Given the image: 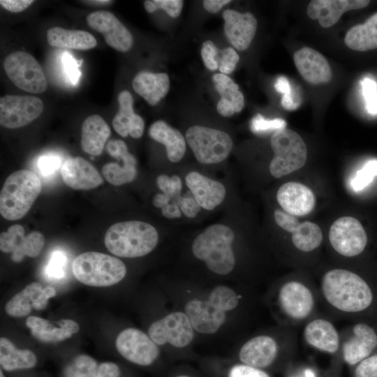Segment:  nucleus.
Returning a JSON list of instances; mask_svg holds the SVG:
<instances>
[{
    "mask_svg": "<svg viewBox=\"0 0 377 377\" xmlns=\"http://www.w3.org/2000/svg\"><path fill=\"white\" fill-rule=\"evenodd\" d=\"M326 300L344 312H359L368 308L373 294L366 281L357 274L344 269L327 272L321 281Z\"/></svg>",
    "mask_w": 377,
    "mask_h": 377,
    "instance_id": "f257e3e1",
    "label": "nucleus"
},
{
    "mask_svg": "<svg viewBox=\"0 0 377 377\" xmlns=\"http://www.w3.org/2000/svg\"><path fill=\"white\" fill-rule=\"evenodd\" d=\"M233 231L227 226L214 224L208 226L193 240L191 250L193 256L203 261L213 273L225 276L235 266L232 249Z\"/></svg>",
    "mask_w": 377,
    "mask_h": 377,
    "instance_id": "f03ea898",
    "label": "nucleus"
},
{
    "mask_svg": "<svg viewBox=\"0 0 377 377\" xmlns=\"http://www.w3.org/2000/svg\"><path fill=\"white\" fill-rule=\"evenodd\" d=\"M158 242L156 229L141 221L118 222L105 232L104 243L113 255L122 258H138L152 251Z\"/></svg>",
    "mask_w": 377,
    "mask_h": 377,
    "instance_id": "7ed1b4c3",
    "label": "nucleus"
},
{
    "mask_svg": "<svg viewBox=\"0 0 377 377\" xmlns=\"http://www.w3.org/2000/svg\"><path fill=\"white\" fill-rule=\"evenodd\" d=\"M41 190L40 179L34 172L20 170L13 172L6 178L1 191V215L9 221L22 219Z\"/></svg>",
    "mask_w": 377,
    "mask_h": 377,
    "instance_id": "20e7f679",
    "label": "nucleus"
},
{
    "mask_svg": "<svg viewBox=\"0 0 377 377\" xmlns=\"http://www.w3.org/2000/svg\"><path fill=\"white\" fill-rule=\"evenodd\" d=\"M72 271L79 281L96 287L114 285L126 274V265L121 260L96 251L77 256L72 263Z\"/></svg>",
    "mask_w": 377,
    "mask_h": 377,
    "instance_id": "39448f33",
    "label": "nucleus"
},
{
    "mask_svg": "<svg viewBox=\"0 0 377 377\" xmlns=\"http://www.w3.org/2000/svg\"><path fill=\"white\" fill-rule=\"evenodd\" d=\"M183 311L196 333L210 335L217 333L225 325L232 308L216 286L205 298L193 297L187 300Z\"/></svg>",
    "mask_w": 377,
    "mask_h": 377,
    "instance_id": "423d86ee",
    "label": "nucleus"
},
{
    "mask_svg": "<svg viewBox=\"0 0 377 377\" xmlns=\"http://www.w3.org/2000/svg\"><path fill=\"white\" fill-rule=\"evenodd\" d=\"M270 145L274 156L269 164L271 175L281 177L302 168L307 159V149L302 137L289 128L273 133Z\"/></svg>",
    "mask_w": 377,
    "mask_h": 377,
    "instance_id": "0eeeda50",
    "label": "nucleus"
},
{
    "mask_svg": "<svg viewBox=\"0 0 377 377\" xmlns=\"http://www.w3.org/2000/svg\"><path fill=\"white\" fill-rule=\"evenodd\" d=\"M185 138L195 158L203 164L224 161L233 145L232 138L226 132L202 126L189 127Z\"/></svg>",
    "mask_w": 377,
    "mask_h": 377,
    "instance_id": "6e6552de",
    "label": "nucleus"
},
{
    "mask_svg": "<svg viewBox=\"0 0 377 377\" xmlns=\"http://www.w3.org/2000/svg\"><path fill=\"white\" fill-rule=\"evenodd\" d=\"M195 331L183 310L170 311L153 322L148 334L158 346L169 345L175 348H184L192 343Z\"/></svg>",
    "mask_w": 377,
    "mask_h": 377,
    "instance_id": "1a4fd4ad",
    "label": "nucleus"
},
{
    "mask_svg": "<svg viewBox=\"0 0 377 377\" xmlns=\"http://www.w3.org/2000/svg\"><path fill=\"white\" fill-rule=\"evenodd\" d=\"M3 68L10 81L25 91L40 94L47 89L43 68L29 53L17 51L8 54L4 59Z\"/></svg>",
    "mask_w": 377,
    "mask_h": 377,
    "instance_id": "9d476101",
    "label": "nucleus"
},
{
    "mask_svg": "<svg viewBox=\"0 0 377 377\" xmlns=\"http://www.w3.org/2000/svg\"><path fill=\"white\" fill-rule=\"evenodd\" d=\"M330 242L340 255L353 257L361 253L367 243V235L361 223L345 216L333 222L329 232Z\"/></svg>",
    "mask_w": 377,
    "mask_h": 377,
    "instance_id": "9b49d317",
    "label": "nucleus"
},
{
    "mask_svg": "<svg viewBox=\"0 0 377 377\" xmlns=\"http://www.w3.org/2000/svg\"><path fill=\"white\" fill-rule=\"evenodd\" d=\"M117 350L128 361L140 366H149L160 355L159 346L148 334L136 328L122 330L115 341Z\"/></svg>",
    "mask_w": 377,
    "mask_h": 377,
    "instance_id": "f8f14e48",
    "label": "nucleus"
},
{
    "mask_svg": "<svg viewBox=\"0 0 377 377\" xmlns=\"http://www.w3.org/2000/svg\"><path fill=\"white\" fill-rule=\"evenodd\" d=\"M43 110L42 101L36 96L6 95L0 98V124L7 128L26 126Z\"/></svg>",
    "mask_w": 377,
    "mask_h": 377,
    "instance_id": "ddd939ff",
    "label": "nucleus"
},
{
    "mask_svg": "<svg viewBox=\"0 0 377 377\" xmlns=\"http://www.w3.org/2000/svg\"><path fill=\"white\" fill-rule=\"evenodd\" d=\"M45 244L44 235L33 231L24 236V229L20 224L10 226L0 235V249L4 253H12L14 262L22 261L25 256L34 258L41 252Z\"/></svg>",
    "mask_w": 377,
    "mask_h": 377,
    "instance_id": "4468645a",
    "label": "nucleus"
},
{
    "mask_svg": "<svg viewBox=\"0 0 377 377\" xmlns=\"http://www.w3.org/2000/svg\"><path fill=\"white\" fill-rule=\"evenodd\" d=\"M274 218L279 227L292 233L293 243L297 249L309 252L320 245L323 232L316 223L308 221L300 223L295 216L281 209L274 211Z\"/></svg>",
    "mask_w": 377,
    "mask_h": 377,
    "instance_id": "2eb2a0df",
    "label": "nucleus"
},
{
    "mask_svg": "<svg viewBox=\"0 0 377 377\" xmlns=\"http://www.w3.org/2000/svg\"><path fill=\"white\" fill-rule=\"evenodd\" d=\"M88 25L102 34L106 43L111 47L127 52L133 45V39L127 28L112 13L98 10L87 17Z\"/></svg>",
    "mask_w": 377,
    "mask_h": 377,
    "instance_id": "dca6fc26",
    "label": "nucleus"
},
{
    "mask_svg": "<svg viewBox=\"0 0 377 377\" xmlns=\"http://www.w3.org/2000/svg\"><path fill=\"white\" fill-rule=\"evenodd\" d=\"M225 35L230 44L239 51L246 50L256 31L257 20L249 12L227 9L222 14Z\"/></svg>",
    "mask_w": 377,
    "mask_h": 377,
    "instance_id": "f3484780",
    "label": "nucleus"
},
{
    "mask_svg": "<svg viewBox=\"0 0 377 377\" xmlns=\"http://www.w3.org/2000/svg\"><path fill=\"white\" fill-rule=\"evenodd\" d=\"M279 304L286 314L294 319H303L313 310L314 299L311 290L302 283L290 281L279 292Z\"/></svg>",
    "mask_w": 377,
    "mask_h": 377,
    "instance_id": "a211bd4d",
    "label": "nucleus"
},
{
    "mask_svg": "<svg viewBox=\"0 0 377 377\" xmlns=\"http://www.w3.org/2000/svg\"><path fill=\"white\" fill-rule=\"evenodd\" d=\"M60 173L64 183L75 190H89L103 182L96 168L80 156L66 158L61 165Z\"/></svg>",
    "mask_w": 377,
    "mask_h": 377,
    "instance_id": "6ab92c4d",
    "label": "nucleus"
},
{
    "mask_svg": "<svg viewBox=\"0 0 377 377\" xmlns=\"http://www.w3.org/2000/svg\"><path fill=\"white\" fill-rule=\"evenodd\" d=\"M276 199L286 212L294 216L309 214L316 205V196L307 186L295 182L281 185L276 193Z\"/></svg>",
    "mask_w": 377,
    "mask_h": 377,
    "instance_id": "aec40b11",
    "label": "nucleus"
},
{
    "mask_svg": "<svg viewBox=\"0 0 377 377\" xmlns=\"http://www.w3.org/2000/svg\"><path fill=\"white\" fill-rule=\"evenodd\" d=\"M293 59L297 71L306 82L320 84L331 80L332 73L330 64L319 52L304 47L294 53Z\"/></svg>",
    "mask_w": 377,
    "mask_h": 377,
    "instance_id": "412c9836",
    "label": "nucleus"
},
{
    "mask_svg": "<svg viewBox=\"0 0 377 377\" xmlns=\"http://www.w3.org/2000/svg\"><path fill=\"white\" fill-rule=\"evenodd\" d=\"M367 0H313L306 8L307 15L318 20L320 25L329 28L335 24L346 11L365 8Z\"/></svg>",
    "mask_w": 377,
    "mask_h": 377,
    "instance_id": "4be33fe9",
    "label": "nucleus"
},
{
    "mask_svg": "<svg viewBox=\"0 0 377 377\" xmlns=\"http://www.w3.org/2000/svg\"><path fill=\"white\" fill-rule=\"evenodd\" d=\"M185 182L198 204L205 209H214L226 197V190L222 183L198 172L188 173Z\"/></svg>",
    "mask_w": 377,
    "mask_h": 377,
    "instance_id": "5701e85b",
    "label": "nucleus"
},
{
    "mask_svg": "<svg viewBox=\"0 0 377 377\" xmlns=\"http://www.w3.org/2000/svg\"><path fill=\"white\" fill-rule=\"evenodd\" d=\"M278 353V344L271 336L260 334L246 341L238 356L242 364L262 369L271 365Z\"/></svg>",
    "mask_w": 377,
    "mask_h": 377,
    "instance_id": "b1692460",
    "label": "nucleus"
},
{
    "mask_svg": "<svg viewBox=\"0 0 377 377\" xmlns=\"http://www.w3.org/2000/svg\"><path fill=\"white\" fill-rule=\"evenodd\" d=\"M353 336L343 345V357L348 364H355L367 358L377 346V334L364 323H357Z\"/></svg>",
    "mask_w": 377,
    "mask_h": 377,
    "instance_id": "393cba45",
    "label": "nucleus"
},
{
    "mask_svg": "<svg viewBox=\"0 0 377 377\" xmlns=\"http://www.w3.org/2000/svg\"><path fill=\"white\" fill-rule=\"evenodd\" d=\"M119 110L112 120L114 131L121 136L130 135L133 138H140L144 131L143 119L135 114L133 108V97L127 90L118 95Z\"/></svg>",
    "mask_w": 377,
    "mask_h": 377,
    "instance_id": "a878e982",
    "label": "nucleus"
},
{
    "mask_svg": "<svg viewBox=\"0 0 377 377\" xmlns=\"http://www.w3.org/2000/svg\"><path fill=\"white\" fill-rule=\"evenodd\" d=\"M56 327L49 320L30 316L26 320V325L30 329L32 335L38 340L45 343H54L64 341L77 333L78 324L70 319H62Z\"/></svg>",
    "mask_w": 377,
    "mask_h": 377,
    "instance_id": "bb28decb",
    "label": "nucleus"
},
{
    "mask_svg": "<svg viewBox=\"0 0 377 377\" xmlns=\"http://www.w3.org/2000/svg\"><path fill=\"white\" fill-rule=\"evenodd\" d=\"M215 89L221 98L216 110L223 117H230L242 111L244 105L243 94L239 86L227 75L216 73L212 77Z\"/></svg>",
    "mask_w": 377,
    "mask_h": 377,
    "instance_id": "cd10ccee",
    "label": "nucleus"
},
{
    "mask_svg": "<svg viewBox=\"0 0 377 377\" xmlns=\"http://www.w3.org/2000/svg\"><path fill=\"white\" fill-rule=\"evenodd\" d=\"M110 135V128L103 118L98 114L90 115L82 124V149L90 155L98 156Z\"/></svg>",
    "mask_w": 377,
    "mask_h": 377,
    "instance_id": "c85d7f7f",
    "label": "nucleus"
},
{
    "mask_svg": "<svg viewBox=\"0 0 377 377\" xmlns=\"http://www.w3.org/2000/svg\"><path fill=\"white\" fill-rule=\"evenodd\" d=\"M134 91L149 105H156L168 92L170 79L164 73L139 72L133 78Z\"/></svg>",
    "mask_w": 377,
    "mask_h": 377,
    "instance_id": "c756f323",
    "label": "nucleus"
},
{
    "mask_svg": "<svg viewBox=\"0 0 377 377\" xmlns=\"http://www.w3.org/2000/svg\"><path fill=\"white\" fill-rule=\"evenodd\" d=\"M306 341L311 346L329 353H334L339 346V336L328 320L318 318L311 321L304 331Z\"/></svg>",
    "mask_w": 377,
    "mask_h": 377,
    "instance_id": "7c9ffc66",
    "label": "nucleus"
},
{
    "mask_svg": "<svg viewBox=\"0 0 377 377\" xmlns=\"http://www.w3.org/2000/svg\"><path fill=\"white\" fill-rule=\"evenodd\" d=\"M149 134L153 140L165 145L170 161L177 163L183 158L186 151V140L179 131L158 120L151 125Z\"/></svg>",
    "mask_w": 377,
    "mask_h": 377,
    "instance_id": "2f4dec72",
    "label": "nucleus"
},
{
    "mask_svg": "<svg viewBox=\"0 0 377 377\" xmlns=\"http://www.w3.org/2000/svg\"><path fill=\"white\" fill-rule=\"evenodd\" d=\"M47 40L52 47L80 50L94 48L97 44L94 36L87 31L68 30L59 27L47 31Z\"/></svg>",
    "mask_w": 377,
    "mask_h": 377,
    "instance_id": "473e14b6",
    "label": "nucleus"
},
{
    "mask_svg": "<svg viewBox=\"0 0 377 377\" xmlns=\"http://www.w3.org/2000/svg\"><path fill=\"white\" fill-rule=\"evenodd\" d=\"M351 50L364 52L377 48V13L362 24L351 27L344 38Z\"/></svg>",
    "mask_w": 377,
    "mask_h": 377,
    "instance_id": "72a5a7b5",
    "label": "nucleus"
},
{
    "mask_svg": "<svg viewBox=\"0 0 377 377\" xmlns=\"http://www.w3.org/2000/svg\"><path fill=\"white\" fill-rule=\"evenodd\" d=\"M37 362L34 353L27 349H17L8 339H0V364L8 371L34 367Z\"/></svg>",
    "mask_w": 377,
    "mask_h": 377,
    "instance_id": "f704fd0d",
    "label": "nucleus"
},
{
    "mask_svg": "<svg viewBox=\"0 0 377 377\" xmlns=\"http://www.w3.org/2000/svg\"><path fill=\"white\" fill-rule=\"evenodd\" d=\"M119 159L122 161V165L108 163L101 170L105 180L117 186L133 182L137 175V161L133 155L127 151Z\"/></svg>",
    "mask_w": 377,
    "mask_h": 377,
    "instance_id": "c9c22d12",
    "label": "nucleus"
},
{
    "mask_svg": "<svg viewBox=\"0 0 377 377\" xmlns=\"http://www.w3.org/2000/svg\"><path fill=\"white\" fill-rule=\"evenodd\" d=\"M43 289L41 284L38 282L29 284L7 302L6 305V313L14 317H22L28 315Z\"/></svg>",
    "mask_w": 377,
    "mask_h": 377,
    "instance_id": "e433bc0d",
    "label": "nucleus"
},
{
    "mask_svg": "<svg viewBox=\"0 0 377 377\" xmlns=\"http://www.w3.org/2000/svg\"><path fill=\"white\" fill-rule=\"evenodd\" d=\"M97 362L87 355H80L68 363L63 377H96Z\"/></svg>",
    "mask_w": 377,
    "mask_h": 377,
    "instance_id": "4c0bfd02",
    "label": "nucleus"
},
{
    "mask_svg": "<svg viewBox=\"0 0 377 377\" xmlns=\"http://www.w3.org/2000/svg\"><path fill=\"white\" fill-rule=\"evenodd\" d=\"M377 176V159H371L358 170L350 179V187L360 191L368 186Z\"/></svg>",
    "mask_w": 377,
    "mask_h": 377,
    "instance_id": "58836bf2",
    "label": "nucleus"
},
{
    "mask_svg": "<svg viewBox=\"0 0 377 377\" xmlns=\"http://www.w3.org/2000/svg\"><path fill=\"white\" fill-rule=\"evenodd\" d=\"M67 256L64 251L54 250L45 268V274L48 279H61L65 276Z\"/></svg>",
    "mask_w": 377,
    "mask_h": 377,
    "instance_id": "ea45409f",
    "label": "nucleus"
},
{
    "mask_svg": "<svg viewBox=\"0 0 377 377\" xmlns=\"http://www.w3.org/2000/svg\"><path fill=\"white\" fill-rule=\"evenodd\" d=\"M184 1L182 0H147L144 7L147 13H153L162 9L172 17H177L182 10Z\"/></svg>",
    "mask_w": 377,
    "mask_h": 377,
    "instance_id": "a19ab883",
    "label": "nucleus"
},
{
    "mask_svg": "<svg viewBox=\"0 0 377 377\" xmlns=\"http://www.w3.org/2000/svg\"><path fill=\"white\" fill-rule=\"evenodd\" d=\"M286 127L284 119L275 118L272 119H265L261 114L256 115L251 121V130L256 133L276 131Z\"/></svg>",
    "mask_w": 377,
    "mask_h": 377,
    "instance_id": "79ce46f5",
    "label": "nucleus"
},
{
    "mask_svg": "<svg viewBox=\"0 0 377 377\" xmlns=\"http://www.w3.org/2000/svg\"><path fill=\"white\" fill-rule=\"evenodd\" d=\"M158 188L163 193L175 200L181 195L182 182L179 177L173 175H160L156 179Z\"/></svg>",
    "mask_w": 377,
    "mask_h": 377,
    "instance_id": "37998d69",
    "label": "nucleus"
},
{
    "mask_svg": "<svg viewBox=\"0 0 377 377\" xmlns=\"http://www.w3.org/2000/svg\"><path fill=\"white\" fill-rule=\"evenodd\" d=\"M274 88L276 91L283 94L281 105L286 110H294L300 105V101L294 98L290 84L286 77H279L274 84Z\"/></svg>",
    "mask_w": 377,
    "mask_h": 377,
    "instance_id": "c03bdc74",
    "label": "nucleus"
},
{
    "mask_svg": "<svg viewBox=\"0 0 377 377\" xmlns=\"http://www.w3.org/2000/svg\"><path fill=\"white\" fill-rule=\"evenodd\" d=\"M362 94L366 101L367 112L377 114V84L371 78L365 77L362 82Z\"/></svg>",
    "mask_w": 377,
    "mask_h": 377,
    "instance_id": "a18cd8bd",
    "label": "nucleus"
},
{
    "mask_svg": "<svg viewBox=\"0 0 377 377\" xmlns=\"http://www.w3.org/2000/svg\"><path fill=\"white\" fill-rule=\"evenodd\" d=\"M201 57L206 68L211 71L219 69L220 50L211 40L202 43Z\"/></svg>",
    "mask_w": 377,
    "mask_h": 377,
    "instance_id": "49530a36",
    "label": "nucleus"
},
{
    "mask_svg": "<svg viewBox=\"0 0 377 377\" xmlns=\"http://www.w3.org/2000/svg\"><path fill=\"white\" fill-rule=\"evenodd\" d=\"M239 57L232 47H226L220 51L219 70L221 73L228 75L235 68Z\"/></svg>",
    "mask_w": 377,
    "mask_h": 377,
    "instance_id": "de8ad7c7",
    "label": "nucleus"
},
{
    "mask_svg": "<svg viewBox=\"0 0 377 377\" xmlns=\"http://www.w3.org/2000/svg\"><path fill=\"white\" fill-rule=\"evenodd\" d=\"M62 63L65 74L73 85H76L80 77V72L78 66L80 65L68 52H64L62 55Z\"/></svg>",
    "mask_w": 377,
    "mask_h": 377,
    "instance_id": "09e8293b",
    "label": "nucleus"
},
{
    "mask_svg": "<svg viewBox=\"0 0 377 377\" xmlns=\"http://www.w3.org/2000/svg\"><path fill=\"white\" fill-rule=\"evenodd\" d=\"M228 377H269V376L261 369L242 363L231 367Z\"/></svg>",
    "mask_w": 377,
    "mask_h": 377,
    "instance_id": "8fccbe9b",
    "label": "nucleus"
},
{
    "mask_svg": "<svg viewBox=\"0 0 377 377\" xmlns=\"http://www.w3.org/2000/svg\"><path fill=\"white\" fill-rule=\"evenodd\" d=\"M61 165V158L56 154H46L38 161V168L43 176H50L56 172Z\"/></svg>",
    "mask_w": 377,
    "mask_h": 377,
    "instance_id": "3c124183",
    "label": "nucleus"
},
{
    "mask_svg": "<svg viewBox=\"0 0 377 377\" xmlns=\"http://www.w3.org/2000/svg\"><path fill=\"white\" fill-rule=\"evenodd\" d=\"M355 377H377V354L360 362L355 371Z\"/></svg>",
    "mask_w": 377,
    "mask_h": 377,
    "instance_id": "603ef678",
    "label": "nucleus"
},
{
    "mask_svg": "<svg viewBox=\"0 0 377 377\" xmlns=\"http://www.w3.org/2000/svg\"><path fill=\"white\" fill-rule=\"evenodd\" d=\"M175 201L182 212L188 218L195 217L200 211V207L193 197L180 195Z\"/></svg>",
    "mask_w": 377,
    "mask_h": 377,
    "instance_id": "864d4df0",
    "label": "nucleus"
},
{
    "mask_svg": "<svg viewBox=\"0 0 377 377\" xmlns=\"http://www.w3.org/2000/svg\"><path fill=\"white\" fill-rule=\"evenodd\" d=\"M33 0H1L0 4L6 10L12 13H19L30 6Z\"/></svg>",
    "mask_w": 377,
    "mask_h": 377,
    "instance_id": "5fc2aeb1",
    "label": "nucleus"
},
{
    "mask_svg": "<svg viewBox=\"0 0 377 377\" xmlns=\"http://www.w3.org/2000/svg\"><path fill=\"white\" fill-rule=\"evenodd\" d=\"M108 153L112 157L119 159L126 152L128 151L126 143L121 140H112L106 145Z\"/></svg>",
    "mask_w": 377,
    "mask_h": 377,
    "instance_id": "6e6d98bb",
    "label": "nucleus"
},
{
    "mask_svg": "<svg viewBox=\"0 0 377 377\" xmlns=\"http://www.w3.org/2000/svg\"><path fill=\"white\" fill-rule=\"evenodd\" d=\"M55 295L56 290L54 288L51 286L45 287L38 296L33 304V308L37 310L43 309L47 306L48 300L55 296Z\"/></svg>",
    "mask_w": 377,
    "mask_h": 377,
    "instance_id": "4d7b16f0",
    "label": "nucleus"
},
{
    "mask_svg": "<svg viewBox=\"0 0 377 377\" xmlns=\"http://www.w3.org/2000/svg\"><path fill=\"white\" fill-rule=\"evenodd\" d=\"M97 372L107 377H119L120 376L119 367L113 362L101 363L98 367Z\"/></svg>",
    "mask_w": 377,
    "mask_h": 377,
    "instance_id": "13d9d810",
    "label": "nucleus"
},
{
    "mask_svg": "<svg viewBox=\"0 0 377 377\" xmlns=\"http://www.w3.org/2000/svg\"><path fill=\"white\" fill-rule=\"evenodd\" d=\"M162 214L168 219L179 218L182 216V211L175 200L161 208Z\"/></svg>",
    "mask_w": 377,
    "mask_h": 377,
    "instance_id": "bf43d9fd",
    "label": "nucleus"
},
{
    "mask_svg": "<svg viewBox=\"0 0 377 377\" xmlns=\"http://www.w3.org/2000/svg\"><path fill=\"white\" fill-rule=\"evenodd\" d=\"M230 0H205L203 1V6L206 10L211 13H218L221 8L230 3Z\"/></svg>",
    "mask_w": 377,
    "mask_h": 377,
    "instance_id": "052dcab7",
    "label": "nucleus"
},
{
    "mask_svg": "<svg viewBox=\"0 0 377 377\" xmlns=\"http://www.w3.org/2000/svg\"><path fill=\"white\" fill-rule=\"evenodd\" d=\"M84 2H86L87 3H90L92 5H96V6H105L109 5L112 3V1H108V0H93V1H84Z\"/></svg>",
    "mask_w": 377,
    "mask_h": 377,
    "instance_id": "680f3d73",
    "label": "nucleus"
},
{
    "mask_svg": "<svg viewBox=\"0 0 377 377\" xmlns=\"http://www.w3.org/2000/svg\"><path fill=\"white\" fill-rule=\"evenodd\" d=\"M305 377H314V374L311 370H306Z\"/></svg>",
    "mask_w": 377,
    "mask_h": 377,
    "instance_id": "e2e57ef3",
    "label": "nucleus"
},
{
    "mask_svg": "<svg viewBox=\"0 0 377 377\" xmlns=\"http://www.w3.org/2000/svg\"><path fill=\"white\" fill-rule=\"evenodd\" d=\"M96 377H107V376L97 372Z\"/></svg>",
    "mask_w": 377,
    "mask_h": 377,
    "instance_id": "0e129e2a",
    "label": "nucleus"
},
{
    "mask_svg": "<svg viewBox=\"0 0 377 377\" xmlns=\"http://www.w3.org/2000/svg\"><path fill=\"white\" fill-rule=\"evenodd\" d=\"M0 377H5L3 374L2 369H1V371H0Z\"/></svg>",
    "mask_w": 377,
    "mask_h": 377,
    "instance_id": "69168bd1",
    "label": "nucleus"
},
{
    "mask_svg": "<svg viewBox=\"0 0 377 377\" xmlns=\"http://www.w3.org/2000/svg\"><path fill=\"white\" fill-rule=\"evenodd\" d=\"M176 377H191V376H186V375H179V376H177Z\"/></svg>",
    "mask_w": 377,
    "mask_h": 377,
    "instance_id": "338daca9",
    "label": "nucleus"
}]
</instances>
